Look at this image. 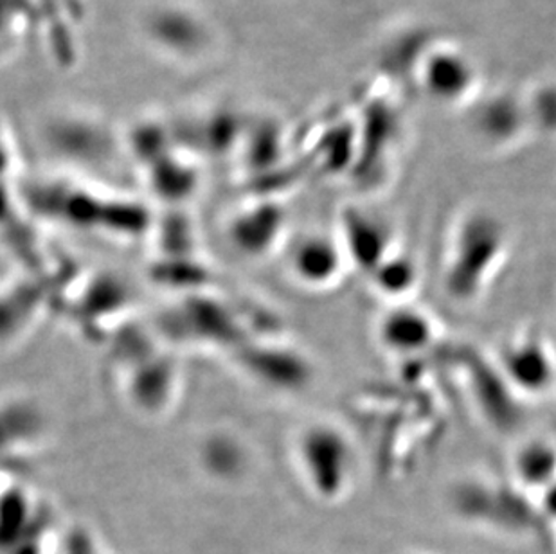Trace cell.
Returning a JSON list of instances; mask_svg holds the SVG:
<instances>
[{"label":"cell","mask_w":556,"mask_h":554,"mask_svg":"<svg viewBox=\"0 0 556 554\" xmlns=\"http://www.w3.org/2000/svg\"><path fill=\"white\" fill-rule=\"evenodd\" d=\"M509 251V232L497 216L476 211L465 216L452 236L443 288L457 304L478 301L503 267Z\"/></svg>","instance_id":"1"},{"label":"cell","mask_w":556,"mask_h":554,"mask_svg":"<svg viewBox=\"0 0 556 554\" xmlns=\"http://www.w3.org/2000/svg\"><path fill=\"white\" fill-rule=\"evenodd\" d=\"M298 463L323 498H339L352 482L357 455L352 441L337 425L314 424L298 440Z\"/></svg>","instance_id":"2"},{"label":"cell","mask_w":556,"mask_h":554,"mask_svg":"<svg viewBox=\"0 0 556 554\" xmlns=\"http://www.w3.org/2000/svg\"><path fill=\"white\" fill-rule=\"evenodd\" d=\"M498 372L517 394H544L556 382V358L546 340L522 335L511 340L498 361Z\"/></svg>","instance_id":"3"},{"label":"cell","mask_w":556,"mask_h":554,"mask_svg":"<svg viewBox=\"0 0 556 554\" xmlns=\"http://www.w3.org/2000/svg\"><path fill=\"white\" fill-rule=\"evenodd\" d=\"M339 240L344 247L348 262L361 268L366 276L396 251L393 230L388 222L364 211H346V215L342 216Z\"/></svg>","instance_id":"4"},{"label":"cell","mask_w":556,"mask_h":554,"mask_svg":"<svg viewBox=\"0 0 556 554\" xmlns=\"http://www.w3.org/2000/svg\"><path fill=\"white\" fill-rule=\"evenodd\" d=\"M290 273L308 288H328L342 276L348 256L339 238L301 236L289 256Z\"/></svg>","instance_id":"5"},{"label":"cell","mask_w":556,"mask_h":554,"mask_svg":"<svg viewBox=\"0 0 556 554\" xmlns=\"http://www.w3.org/2000/svg\"><path fill=\"white\" fill-rule=\"evenodd\" d=\"M434 319L410 304L389 309L377 325V339L383 350L394 355H416L427 351L435 340Z\"/></svg>","instance_id":"6"},{"label":"cell","mask_w":556,"mask_h":554,"mask_svg":"<svg viewBox=\"0 0 556 554\" xmlns=\"http://www.w3.org/2000/svg\"><path fill=\"white\" fill-rule=\"evenodd\" d=\"M369 281L383 298L404 299L418 287L420 267L409 254L394 251L369 274Z\"/></svg>","instance_id":"7"},{"label":"cell","mask_w":556,"mask_h":554,"mask_svg":"<svg viewBox=\"0 0 556 554\" xmlns=\"http://www.w3.org/2000/svg\"><path fill=\"white\" fill-rule=\"evenodd\" d=\"M519 481L530 487L549 488L556 482V449L549 443H530L515 459Z\"/></svg>","instance_id":"8"}]
</instances>
